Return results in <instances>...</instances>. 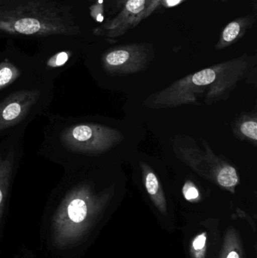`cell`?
Listing matches in <instances>:
<instances>
[{"instance_id":"6da1fadb","label":"cell","mask_w":257,"mask_h":258,"mask_svg":"<svg viewBox=\"0 0 257 258\" xmlns=\"http://www.w3.org/2000/svg\"><path fill=\"white\" fill-rule=\"evenodd\" d=\"M38 154L66 171L91 168L125 139L119 131L88 117L48 115Z\"/></svg>"},{"instance_id":"7a4b0ae2","label":"cell","mask_w":257,"mask_h":258,"mask_svg":"<svg viewBox=\"0 0 257 258\" xmlns=\"http://www.w3.org/2000/svg\"><path fill=\"white\" fill-rule=\"evenodd\" d=\"M256 55L244 54L237 58L217 63L190 74L153 94L145 101L143 105L158 109L198 104V100L206 93L207 89L208 105L226 100L237 84L256 70Z\"/></svg>"},{"instance_id":"3957f363","label":"cell","mask_w":257,"mask_h":258,"mask_svg":"<svg viewBox=\"0 0 257 258\" xmlns=\"http://www.w3.org/2000/svg\"><path fill=\"white\" fill-rule=\"evenodd\" d=\"M100 180L98 171L92 168L64 172L48 207L57 243L66 245L75 240L81 226L101 205L106 190L100 189Z\"/></svg>"},{"instance_id":"277c9868","label":"cell","mask_w":257,"mask_h":258,"mask_svg":"<svg viewBox=\"0 0 257 258\" xmlns=\"http://www.w3.org/2000/svg\"><path fill=\"white\" fill-rule=\"evenodd\" d=\"M66 0H0V32L34 37L78 36Z\"/></svg>"},{"instance_id":"5b68a950","label":"cell","mask_w":257,"mask_h":258,"mask_svg":"<svg viewBox=\"0 0 257 258\" xmlns=\"http://www.w3.org/2000/svg\"><path fill=\"white\" fill-rule=\"evenodd\" d=\"M54 96V83L41 80L0 95V139L43 116Z\"/></svg>"},{"instance_id":"8992f818","label":"cell","mask_w":257,"mask_h":258,"mask_svg":"<svg viewBox=\"0 0 257 258\" xmlns=\"http://www.w3.org/2000/svg\"><path fill=\"white\" fill-rule=\"evenodd\" d=\"M155 57L153 44L134 42L106 50L101 54L100 64L107 76L123 77L147 69Z\"/></svg>"},{"instance_id":"52a82bcc","label":"cell","mask_w":257,"mask_h":258,"mask_svg":"<svg viewBox=\"0 0 257 258\" xmlns=\"http://www.w3.org/2000/svg\"><path fill=\"white\" fill-rule=\"evenodd\" d=\"M164 0H126L119 12L93 29L96 36L116 41L162 7Z\"/></svg>"},{"instance_id":"ba28073f","label":"cell","mask_w":257,"mask_h":258,"mask_svg":"<svg viewBox=\"0 0 257 258\" xmlns=\"http://www.w3.org/2000/svg\"><path fill=\"white\" fill-rule=\"evenodd\" d=\"M25 131V128L21 129L0 139V224L22 162Z\"/></svg>"},{"instance_id":"9c48e42d","label":"cell","mask_w":257,"mask_h":258,"mask_svg":"<svg viewBox=\"0 0 257 258\" xmlns=\"http://www.w3.org/2000/svg\"><path fill=\"white\" fill-rule=\"evenodd\" d=\"M38 80L34 60L13 52L0 56V95Z\"/></svg>"},{"instance_id":"30bf717a","label":"cell","mask_w":257,"mask_h":258,"mask_svg":"<svg viewBox=\"0 0 257 258\" xmlns=\"http://www.w3.org/2000/svg\"><path fill=\"white\" fill-rule=\"evenodd\" d=\"M256 21V15L253 14L239 17L229 22L222 30L216 49H224L238 42L253 27Z\"/></svg>"},{"instance_id":"8fae6325","label":"cell","mask_w":257,"mask_h":258,"mask_svg":"<svg viewBox=\"0 0 257 258\" xmlns=\"http://www.w3.org/2000/svg\"><path fill=\"white\" fill-rule=\"evenodd\" d=\"M143 180L145 187L149 195L150 196L155 206L161 212H166V200L164 192L161 189V184L158 177L155 175L150 167L143 162H140Z\"/></svg>"},{"instance_id":"7c38bea8","label":"cell","mask_w":257,"mask_h":258,"mask_svg":"<svg viewBox=\"0 0 257 258\" xmlns=\"http://www.w3.org/2000/svg\"><path fill=\"white\" fill-rule=\"evenodd\" d=\"M235 135H239L241 139L247 140L251 142L256 144L257 141V122L256 117L252 116H245L240 121L239 123L237 124L235 127Z\"/></svg>"},{"instance_id":"4fadbf2b","label":"cell","mask_w":257,"mask_h":258,"mask_svg":"<svg viewBox=\"0 0 257 258\" xmlns=\"http://www.w3.org/2000/svg\"><path fill=\"white\" fill-rule=\"evenodd\" d=\"M238 181H239V177L236 169L229 164L222 168L216 177V183L229 190L235 189Z\"/></svg>"},{"instance_id":"5bb4252c","label":"cell","mask_w":257,"mask_h":258,"mask_svg":"<svg viewBox=\"0 0 257 258\" xmlns=\"http://www.w3.org/2000/svg\"><path fill=\"white\" fill-rule=\"evenodd\" d=\"M183 192H184L186 200H189V201L197 200L199 197V190L195 186L194 183L191 181H187L184 184Z\"/></svg>"},{"instance_id":"9a60e30c","label":"cell","mask_w":257,"mask_h":258,"mask_svg":"<svg viewBox=\"0 0 257 258\" xmlns=\"http://www.w3.org/2000/svg\"><path fill=\"white\" fill-rule=\"evenodd\" d=\"M126 0H105V6L110 16H115L122 9Z\"/></svg>"},{"instance_id":"2e32d148","label":"cell","mask_w":257,"mask_h":258,"mask_svg":"<svg viewBox=\"0 0 257 258\" xmlns=\"http://www.w3.org/2000/svg\"><path fill=\"white\" fill-rule=\"evenodd\" d=\"M104 6L102 0H101L100 3L93 5L90 8L91 15L98 22H102L104 20Z\"/></svg>"},{"instance_id":"e0dca14e","label":"cell","mask_w":257,"mask_h":258,"mask_svg":"<svg viewBox=\"0 0 257 258\" xmlns=\"http://www.w3.org/2000/svg\"><path fill=\"white\" fill-rule=\"evenodd\" d=\"M205 242H206V236L205 234H201L193 242V248L196 251H201L205 248Z\"/></svg>"},{"instance_id":"ac0fdd59","label":"cell","mask_w":257,"mask_h":258,"mask_svg":"<svg viewBox=\"0 0 257 258\" xmlns=\"http://www.w3.org/2000/svg\"><path fill=\"white\" fill-rule=\"evenodd\" d=\"M181 1H183V0H164L163 6H167V7L175 6L178 5V3H181Z\"/></svg>"},{"instance_id":"d6986e66","label":"cell","mask_w":257,"mask_h":258,"mask_svg":"<svg viewBox=\"0 0 257 258\" xmlns=\"http://www.w3.org/2000/svg\"><path fill=\"white\" fill-rule=\"evenodd\" d=\"M226 258H240V256L236 251H234V250H232V251H230L229 253H228Z\"/></svg>"},{"instance_id":"ffe728a7","label":"cell","mask_w":257,"mask_h":258,"mask_svg":"<svg viewBox=\"0 0 257 258\" xmlns=\"http://www.w3.org/2000/svg\"><path fill=\"white\" fill-rule=\"evenodd\" d=\"M257 0H251V6L252 9H253V12H254V15H256V11H257Z\"/></svg>"},{"instance_id":"44dd1931","label":"cell","mask_w":257,"mask_h":258,"mask_svg":"<svg viewBox=\"0 0 257 258\" xmlns=\"http://www.w3.org/2000/svg\"><path fill=\"white\" fill-rule=\"evenodd\" d=\"M220 1H221V2H227L228 0H220Z\"/></svg>"}]
</instances>
